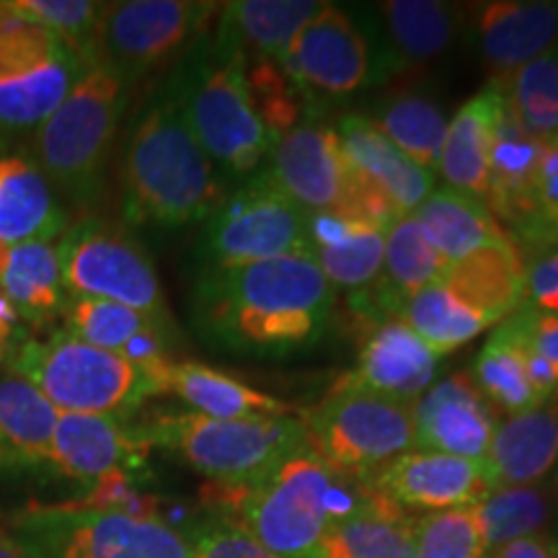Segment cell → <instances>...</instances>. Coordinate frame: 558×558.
Instances as JSON below:
<instances>
[{
	"instance_id": "cell-1",
	"label": "cell",
	"mask_w": 558,
	"mask_h": 558,
	"mask_svg": "<svg viewBox=\"0 0 558 558\" xmlns=\"http://www.w3.org/2000/svg\"><path fill=\"white\" fill-rule=\"evenodd\" d=\"M333 284L311 256L199 269L194 326L207 344L246 357H290L329 329Z\"/></svg>"
},
{
	"instance_id": "cell-2",
	"label": "cell",
	"mask_w": 558,
	"mask_h": 558,
	"mask_svg": "<svg viewBox=\"0 0 558 558\" xmlns=\"http://www.w3.org/2000/svg\"><path fill=\"white\" fill-rule=\"evenodd\" d=\"M367 481L331 471L311 448L298 450L254 484L202 488L207 514L239 525L282 558H318L326 533L365 505Z\"/></svg>"
},
{
	"instance_id": "cell-3",
	"label": "cell",
	"mask_w": 558,
	"mask_h": 558,
	"mask_svg": "<svg viewBox=\"0 0 558 558\" xmlns=\"http://www.w3.org/2000/svg\"><path fill=\"white\" fill-rule=\"evenodd\" d=\"M228 197L171 88L160 86L132 122L122 153V213L135 226L205 222Z\"/></svg>"
},
{
	"instance_id": "cell-4",
	"label": "cell",
	"mask_w": 558,
	"mask_h": 558,
	"mask_svg": "<svg viewBox=\"0 0 558 558\" xmlns=\"http://www.w3.org/2000/svg\"><path fill=\"white\" fill-rule=\"evenodd\" d=\"M215 169L248 179L262 169L271 137L251 99L246 58L205 34L166 81Z\"/></svg>"
},
{
	"instance_id": "cell-5",
	"label": "cell",
	"mask_w": 558,
	"mask_h": 558,
	"mask_svg": "<svg viewBox=\"0 0 558 558\" xmlns=\"http://www.w3.org/2000/svg\"><path fill=\"white\" fill-rule=\"evenodd\" d=\"M166 362H137L62 329L47 339L21 341L5 367L29 380L60 414L130 418L153 396L166 393Z\"/></svg>"
},
{
	"instance_id": "cell-6",
	"label": "cell",
	"mask_w": 558,
	"mask_h": 558,
	"mask_svg": "<svg viewBox=\"0 0 558 558\" xmlns=\"http://www.w3.org/2000/svg\"><path fill=\"white\" fill-rule=\"evenodd\" d=\"M525 269L518 243L505 235L448 264L403 305L399 318L445 357L520 308Z\"/></svg>"
},
{
	"instance_id": "cell-7",
	"label": "cell",
	"mask_w": 558,
	"mask_h": 558,
	"mask_svg": "<svg viewBox=\"0 0 558 558\" xmlns=\"http://www.w3.org/2000/svg\"><path fill=\"white\" fill-rule=\"evenodd\" d=\"M150 448L169 450L213 484H254L308 448L303 418H215L197 411L158 414L135 424Z\"/></svg>"
},
{
	"instance_id": "cell-8",
	"label": "cell",
	"mask_w": 558,
	"mask_h": 558,
	"mask_svg": "<svg viewBox=\"0 0 558 558\" xmlns=\"http://www.w3.org/2000/svg\"><path fill=\"white\" fill-rule=\"evenodd\" d=\"M128 90L114 70L96 60L68 99L34 132V166L52 190L75 205H90L101 192L104 166L120 130Z\"/></svg>"
},
{
	"instance_id": "cell-9",
	"label": "cell",
	"mask_w": 558,
	"mask_h": 558,
	"mask_svg": "<svg viewBox=\"0 0 558 558\" xmlns=\"http://www.w3.org/2000/svg\"><path fill=\"white\" fill-rule=\"evenodd\" d=\"M279 65L308 111L320 101H341L380 86L399 73L373 11H344L333 3L303 26Z\"/></svg>"
},
{
	"instance_id": "cell-10",
	"label": "cell",
	"mask_w": 558,
	"mask_h": 558,
	"mask_svg": "<svg viewBox=\"0 0 558 558\" xmlns=\"http://www.w3.org/2000/svg\"><path fill=\"white\" fill-rule=\"evenodd\" d=\"M9 533L32 558H192L186 535L166 520L78 501L24 509Z\"/></svg>"
},
{
	"instance_id": "cell-11",
	"label": "cell",
	"mask_w": 558,
	"mask_h": 558,
	"mask_svg": "<svg viewBox=\"0 0 558 558\" xmlns=\"http://www.w3.org/2000/svg\"><path fill=\"white\" fill-rule=\"evenodd\" d=\"M308 448L347 478L369 481L416 448L414 403L333 388L303 416Z\"/></svg>"
},
{
	"instance_id": "cell-12",
	"label": "cell",
	"mask_w": 558,
	"mask_h": 558,
	"mask_svg": "<svg viewBox=\"0 0 558 558\" xmlns=\"http://www.w3.org/2000/svg\"><path fill=\"white\" fill-rule=\"evenodd\" d=\"M197 254L199 269L311 256L308 213L256 171L205 220Z\"/></svg>"
},
{
	"instance_id": "cell-13",
	"label": "cell",
	"mask_w": 558,
	"mask_h": 558,
	"mask_svg": "<svg viewBox=\"0 0 558 558\" xmlns=\"http://www.w3.org/2000/svg\"><path fill=\"white\" fill-rule=\"evenodd\" d=\"M54 248L68 298L111 300L171 324L150 256L122 228L81 220L60 235Z\"/></svg>"
},
{
	"instance_id": "cell-14",
	"label": "cell",
	"mask_w": 558,
	"mask_h": 558,
	"mask_svg": "<svg viewBox=\"0 0 558 558\" xmlns=\"http://www.w3.org/2000/svg\"><path fill=\"white\" fill-rule=\"evenodd\" d=\"M218 13V3L197 0L107 3L96 37V60L132 86L179 52H190L213 29Z\"/></svg>"
},
{
	"instance_id": "cell-15",
	"label": "cell",
	"mask_w": 558,
	"mask_h": 558,
	"mask_svg": "<svg viewBox=\"0 0 558 558\" xmlns=\"http://www.w3.org/2000/svg\"><path fill=\"white\" fill-rule=\"evenodd\" d=\"M333 130L347 169L344 209L388 228L435 192V173L403 156L365 114L341 117Z\"/></svg>"
},
{
	"instance_id": "cell-16",
	"label": "cell",
	"mask_w": 558,
	"mask_h": 558,
	"mask_svg": "<svg viewBox=\"0 0 558 558\" xmlns=\"http://www.w3.org/2000/svg\"><path fill=\"white\" fill-rule=\"evenodd\" d=\"M367 484L403 512L422 514L473 507L492 492L484 463L427 450L403 452Z\"/></svg>"
},
{
	"instance_id": "cell-17",
	"label": "cell",
	"mask_w": 558,
	"mask_h": 558,
	"mask_svg": "<svg viewBox=\"0 0 558 558\" xmlns=\"http://www.w3.org/2000/svg\"><path fill=\"white\" fill-rule=\"evenodd\" d=\"M264 173L305 213L337 209L347 197V169L337 130L305 117L269 150Z\"/></svg>"
},
{
	"instance_id": "cell-18",
	"label": "cell",
	"mask_w": 558,
	"mask_h": 558,
	"mask_svg": "<svg viewBox=\"0 0 558 558\" xmlns=\"http://www.w3.org/2000/svg\"><path fill=\"white\" fill-rule=\"evenodd\" d=\"M150 445L128 418L99 414H60L52 432L47 469L75 484L94 486L109 473L145 469Z\"/></svg>"
},
{
	"instance_id": "cell-19",
	"label": "cell",
	"mask_w": 558,
	"mask_h": 558,
	"mask_svg": "<svg viewBox=\"0 0 558 558\" xmlns=\"http://www.w3.org/2000/svg\"><path fill=\"white\" fill-rule=\"evenodd\" d=\"M469 39L492 73L507 83L522 65L558 45V0H497L471 13Z\"/></svg>"
},
{
	"instance_id": "cell-20",
	"label": "cell",
	"mask_w": 558,
	"mask_h": 558,
	"mask_svg": "<svg viewBox=\"0 0 558 558\" xmlns=\"http://www.w3.org/2000/svg\"><path fill=\"white\" fill-rule=\"evenodd\" d=\"M494 432L497 416L471 373L437 383L414 403V439L418 450L484 463Z\"/></svg>"
},
{
	"instance_id": "cell-21",
	"label": "cell",
	"mask_w": 558,
	"mask_h": 558,
	"mask_svg": "<svg viewBox=\"0 0 558 558\" xmlns=\"http://www.w3.org/2000/svg\"><path fill=\"white\" fill-rule=\"evenodd\" d=\"M437 365L439 354L432 352L401 318H393L369 331L360 349L357 367L347 373L337 388L416 403L435 380Z\"/></svg>"
},
{
	"instance_id": "cell-22",
	"label": "cell",
	"mask_w": 558,
	"mask_h": 558,
	"mask_svg": "<svg viewBox=\"0 0 558 558\" xmlns=\"http://www.w3.org/2000/svg\"><path fill=\"white\" fill-rule=\"evenodd\" d=\"M308 246L331 284L360 290L380 275L386 228L344 207L308 213Z\"/></svg>"
},
{
	"instance_id": "cell-23",
	"label": "cell",
	"mask_w": 558,
	"mask_h": 558,
	"mask_svg": "<svg viewBox=\"0 0 558 558\" xmlns=\"http://www.w3.org/2000/svg\"><path fill=\"white\" fill-rule=\"evenodd\" d=\"M558 465V396L497 424L484 458L488 488L535 486Z\"/></svg>"
},
{
	"instance_id": "cell-24",
	"label": "cell",
	"mask_w": 558,
	"mask_h": 558,
	"mask_svg": "<svg viewBox=\"0 0 558 558\" xmlns=\"http://www.w3.org/2000/svg\"><path fill=\"white\" fill-rule=\"evenodd\" d=\"M505 88L492 81L460 107L456 120L448 124V137H445L437 169L448 186L486 199L494 140L505 120Z\"/></svg>"
},
{
	"instance_id": "cell-25",
	"label": "cell",
	"mask_w": 558,
	"mask_h": 558,
	"mask_svg": "<svg viewBox=\"0 0 558 558\" xmlns=\"http://www.w3.org/2000/svg\"><path fill=\"white\" fill-rule=\"evenodd\" d=\"M65 331L90 347L124 354L137 362L169 360L171 324L145 316L111 300L68 298L62 305Z\"/></svg>"
},
{
	"instance_id": "cell-26",
	"label": "cell",
	"mask_w": 558,
	"mask_h": 558,
	"mask_svg": "<svg viewBox=\"0 0 558 558\" xmlns=\"http://www.w3.org/2000/svg\"><path fill=\"white\" fill-rule=\"evenodd\" d=\"M324 5L320 0H235L220 5L213 34L246 60L279 62Z\"/></svg>"
},
{
	"instance_id": "cell-27",
	"label": "cell",
	"mask_w": 558,
	"mask_h": 558,
	"mask_svg": "<svg viewBox=\"0 0 558 558\" xmlns=\"http://www.w3.org/2000/svg\"><path fill=\"white\" fill-rule=\"evenodd\" d=\"M65 230V209L37 166L21 156L0 158V243H54Z\"/></svg>"
},
{
	"instance_id": "cell-28",
	"label": "cell",
	"mask_w": 558,
	"mask_h": 558,
	"mask_svg": "<svg viewBox=\"0 0 558 558\" xmlns=\"http://www.w3.org/2000/svg\"><path fill=\"white\" fill-rule=\"evenodd\" d=\"M88 62L62 47L39 65L0 75V135L39 130L73 90Z\"/></svg>"
},
{
	"instance_id": "cell-29",
	"label": "cell",
	"mask_w": 558,
	"mask_h": 558,
	"mask_svg": "<svg viewBox=\"0 0 558 558\" xmlns=\"http://www.w3.org/2000/svg\"><path fill=\"white\" fill-rule=\"evenodd\" d=\"M396 70L445 54L458 39L465 13L439 0H388L373 11Z\"/></svg>"
},
{
	"instance_id": "cell-30",
	"label": "cell",
	"mask_w": 558,
	"mask_h": 558,
	"mask_svg": "<svg viewBox=\"0 0 558 558\" xmlns=\"http://www.w3.org/2000/svg\"><path fill=\"white\" fill-rule=\"evenodd\" d=\"M166 393L179 396L197 414L215 418H248V416H292V403L262 393L239 378L199 362H166Z\"/></svg>"
},
{
	"instance_id": "cell-31",
	"label": "cell",
	"mask_w": 558,
	"mask_h": 558,
	"mask_svg": "<svg viewBox=\"0 0 558 558\" xmlns=\"http://www.w3.org/2000/svg\"><path fill=\"white\" fill-rule=\"evenodd\" d=\"M546 148L548 143L527 135L509 109L505 111L488 166L486 205L494 218L507 222L512 230L527 218Z\"/></svg>"
},
{
	"instance_id": "cell-32",
	"label": "cell",
	"mask_w": 558,
	"mask_h": 558,
	"mask_svg": "<svg viewBox=\"0 0 558 558\" xmlns=\"http://www.w3.org/2000/svg\"><path fill=\"white\" fill-rule=\"evenodd\" d=\"M411 215L445 264L460 262L476 248L507 235L486 199L448 184L432 192Z\"/></svg>"
},
{
	"instance_id": "cell-33",
	"label": "cell",
	"mask_w": 558,
	"mask_h": 558,
	"mask_svg": "<svg viewBox=\"0 0 558 558\" xmlns=\"http://www.w3.org/2000/svg\"><path fill=\"white\" fill-rule=\"evenodd\" d=\"M414 518L369 486L357 512L329 527L318 558H414Z\"/></svg>"
},
{
	"instance_id": "cell-34",
	"label": "cell",
	"mask_w": 558,
	"mask_h": 558,
	"mask_svg": "<svg viewBox=\"0 0 558 558\" xmlns=\"http://www.w3.org/2000/svg\"><path fill=\"white\" fill-rule=\"evenodd\" d=\"M60 411L29 380L0 378V469L47 465Z\"/></svg>"
},
{
	"instance_id": "cell-35",
	"label": "cell",
	"mask_w": 558,
	"mask_h": 558,
	"mask_svg": "<svg viewBox=\"0 0 558 558\" xmlns=\"http://www.w3.org/2000/svg\"><path fill=\"white\" fill-rule=\"evenodd\" d=\"M0 295L32 324H45L60 316L65 305L60 262L54 243H0Z\"/></svg>"
},
{
	"instance_id": "cell-36",
	"label": "cell",
	"mask_w": 558,
	"mask_h": 558,
	"mask_svg": "<svg viewBox=\"0 0 558 558\" xmlns=\"http://www.w3.org/2000/svg\"><path fill=\"white\" fill-rule=\"evenodd\" d=\"M369 122L414 163L435 173L439 169L448 117L435 99L424 94H396L375 107Z\"/></svg>"
},
{
	"instance_id": "cell-37",
	"label": "cell",
	"mask_w": 558,
	"mask_h": 558,
	"mask_svg": "<svg viewBox=\"0 0 558 558\" xmlns=\"http://www.w3.org/2000/svg\"><path fill=\"white\" fill-rule=\"evenodd\" d=\"M471 378L484 399L509 416L541 407L538 393L530 383L525 347L499 326L473 360Z\"/></svg>"
},
{
	"instance_id": "cell-38",
	"label": "cell",
	"mask_w": 558,
	"mask_h": 558,
	"mask_svg": "<svg viewBox=\"0 0 558 558\" xmlns=\"http://www.w3.org/2000/svg\"><path fill=\"white\" fill-rule=\"evenodd\" d=\"M554 488L541 484L492 488L476 505L478 525L488 554L518 538L543 533L554 518Z\"/></svg>"
},
{
	"instance_id": "cell-39",
	"label": "cell",
	"mask_w": 558,
	"mask_h": 558,
	"mask_svg": "<svg viewBox=\"0 0 558 558\" xmlns=\"http://www.w3.org/2000/svg\"><path fill=\"white\" fill-rule=\"evenodd\" d=\"M501 88L509 114L527 135L541 143L558 135V45L522 65Z\"/></svg>"
},
{
	"instance_id": "cell-40",
	"label": "cell",
	"mask_w": 558,
	"mask_h": 558,
	"mask_svg": "<svg viewBox=\"0 0 558 558\" xmlns=\"http://www.w3.org/2000/svg\"><path fill=\"white\" fill-rule=\"evenodd\" d=\"M411 535L414 558H488L476 505L418 514Z\"/></svg>"
},
{
	"instance_id": "cell-41",
	"label": "cell",
	"mask_w": 558,
	"mask_h": 558,
	"mask_svg": "<svg viewBox=\"0 0 558 558\" xmlns=\"http://www.w3.org/2000/svg\"><path fill=\"white\" fill-rule=\"evenodd\" d=\"M83 62H96V37L107 3L94 0H13Z\"/></svg>"
},
{
	"instance_id": "cell-42",
	"label": "cell",
	"mask_w": 558,
	"mask_h": 558,
	"mask_svg": "<svg viewBox=\"0 0 558 558\" xmlns=\"http://www.w3.org/2000/svg\"><path fill=\"white\" fill-rule=\"evenodd\" d=\"M246 78L251 88V99L259 111L264 128H267L271 143L295 130L305 120L303 111L305 99L300 90L292 86V81L284 75V70L275 60H246Z\"/></svg>"
},
{
	"instance_id": "cell-43",
	"label": "cell",
	"mask_w": 558,
	"mask_h": 558,
	"mask_svg": "<svg viewBox=\"0 0 558 558\" xmlns=\"http://www.w3.org/2000/svg\"><path fill=\"white\" fill-rule=\"evenodd\" d=\"M62 47L65 45H60L13 0H0V75L39 65L58 54Z\"/></svg>"
},
{
	"instance_id": "cell-44",
	"label": "cell",
	"mask_w": 558,
	"mask_h": 558,
	"mask_svg": "<svg viewBox=\"0 0 558 558\" xmlns=\"http://www.w3.org/2000/svg\"><path fill=\"white\" fill-rule=\"evenodd\" d=\"M518 248L548 251L558 246V148L548 143L527 218L512 230Z\"/></svg>"
},
{
	"instance_id": "cell-45",
	"label": "cell",
	"mask_w": 558,
	"mask_h": 558,
	"mask_svg": "<svg viewBox=\"0 0 558 558\" xmlns=\"http://www.w3.org/2000/svg\"><path fill=\"white\" fill-rule=\"evenodd\" d=\"M181 533L190 541L192 558H282L264 548L233 522L202 512Z\"/></svg>"
},
{
	"instance_id": "cell-46",
	"label": "cell",
	"mask_w": 558,
	"mask_h": 558,
	"mask_svg": "<svg viewBox=\"0 0 558 558\" xmlns=\"http://www.w3.org/2000/svg\"><path fill=\"white\" fill-rule=\"evenodd\" d=\"M499 326L509 333V337L522 341V344L533 349V352H538L541 357H546L550 365L558 367V316L520 305V308L509 318L501 320Z\"/></svg>"
},
{
	"instance_id": "cell-47",
	"label": "cell",
	"mask_w": 558,
	"mask_h": 558,
	"mask_svg": "<svg viewBox=\"0 0 558 558\" xmlns=\"http://www.w3.org/2000/svg\"><path fill=\"white\" fill-rule=\"evenodd\" d=\"M520 305L558 316V251L541 254L525 269V288H522Z\"/></svg>"
},
{
	"instance_id": "cell-48",
	"label": "cell",
	"mask_w": 558,
	"mask_h": 558,
	"mask_svg": "<svg viewBox=\"0 0 558 558\" xmlns=\"http://www.w3.org/2000/svg\"><path fill=\"white\" fill-rule=\"evenodd\" d=\"M488 558H558V541L546 533L527 535L492 550Z\"/></svg>"
},
{
	"instance_id": "cell-49",
	"label": "cell",
	"mask_w": 558,
	"mask_h": 558,
	"mask_svg": "<svg viewBox=\"0 0 558 558\" xmlns=\"http://www.w3.org/2000/svg\"><path fill=\"white\" fill-rule=\"evenodd\" d=\"M21 318L13 305L0 295V365H9L11 354L21 344Z\"/></svg>"
},
{
	"instance_id": "cell-50",
	"label": "cell",
	"mask_w": 558,
	"mask_h": 558,
	"mask_svg": "<svg viewBox=\"0 0 558 558\" xmlns=\"http://www.w3.org/2000/svg\"><path fill=\"white\" fill-rule=\"evenodd\" d=\"M0 558H32L26 548L13 538L5 527H0Z\"/></svg>"
},
{
	"instance_id": "cell-51",
	"label": "cell",
	"mask_w": 558,
	"mask_h": 558,
	"mask_svg": "<svg viewBox=\"0 0 558 558\" xmlns=\"http://www.w3.org/2000/svg\"><path fill=\"white\" fill-rule=\"evenodd\" d=\"M554 492L558 494V476H556V484H554Z\"/></svg>"
}]
</instances>
